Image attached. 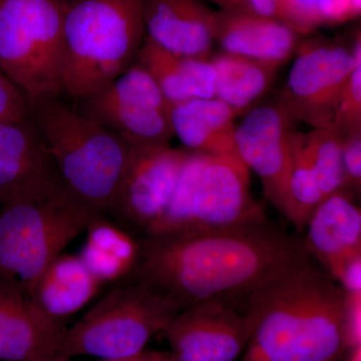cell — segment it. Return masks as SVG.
I'll list each match as a JSON object with an SVG mask.
<instances>
[{
    "label": "cell",
    "mask_w": 361,
    "mask_h": 361,
    "mask_svg": "<svg viewBox=\"0 0 361 361\" xmlns=\"http://www.w3.org/2000/svg\"><path fill=\"white\" fill-rule=\"evenodd\" d=\"M137 241V262L121 283L144 285L180 311L211 300L242 306L256 287L306 253L300 239L268 220Z\"/></svg>",
    "instance_id": "cell-1"
},
{
    "label": "cell",
    "mask_w": 361,
    "mask_h": 361,
    "mask_svg": "<svg viewBox=\"0 0 361 361\" xmlns=\"http://www.w3.org/2000/svg\"><path fill=\"white\" fill-rule=\"evenodd\" d=\"M348 300L306 252L244 299L257 324L240 361H341L349 348Z\"/></svg>",
    "instance_id": "cell-2"
},
{
    "label": "cell",
    "mask_w": 361,
    "mask_h": 361,
    "mask_svg": "<svg viewBox=\"0 0 361 361\" xmlns=\"http://www.w3.org/2000/svg\"><path fill=\"white\" fill-rule=\"evenodd\" d=\"M142 0H66L63 92L75 101L104 89L137 61Z\"/></svg>",
    "instance_id": "cell-3"
},
{
    "label": "cell",
    "mask_w": 361,
    "mask_h": 361,
    "mask_svg": "<svg viewBox=\"0 0 361 361\" xmlns=\"http://www.w3.org/2000/svg\"><path fill=\"white\" fill-rule=\"evenodd\" d=\"M30 118L44 135L68 189L85 205L106 216L125 170L130 145L80 115L59 94L30 102Z\"/></svg>",
    "instance_id": "cell-4"
},
{
    "label": "cell",
    "mask_w": 361,
    "mask_h": 361,
    "mask_svg": "<svg viewBox=\"0 0 361 361\" xmlns=\"http://www.w3.org/2000/svg\"><path fill=\"white\" fill-rule=\"evenodd\" d=\"M68 187L0 208V281L26 294L59 254L99 216Z\"/></svg>",
    "instance_id": "cell-5"
},
{
    "label": "cell",
    "mask_w": 361,
    "mask_h": 361,
    "mask_svg": "<svg viewBox=\"0 0 361 361\" xmlns=\"http://www.w3.org/2000/svg\"><path fill=\"white\" fill-rule=\"evenodd\" d=\"M66 0H0V70L28 101L63 94Z\"/></svg>",
    "instance_id": "cell-6"
},
{
    "label": "cell",
    "mask_w": 361,
    "mask_h": 361,
    "mask_svg": "<svg viewBox=\"0 0 361 361\" xmlns=\"http://www.w3.org/2000/svg\"><path fill=\"white\" fill-rule=\"evenodd\" d=\"M179 311L148 287L123 282L66 329L61 353L101 360L137 355Z\"/></svg>",
    "instance_id": "cell-7"
},
{
    "label": "cell",
    "mask_w": 361,
    "mask_h": 361,
    "mask_svg": "<svg viewBox=\"0 0 361 361\" xmlns=\"http://www.w3.org/2000/svg\"><path fill=\"white\" fill-rule=\"evenodd\" d=\"M172 104L141 63L104 89L78 101L75 111L111 130L130 146L169 145Z\"/></svg>",
    "instance_id": "cell-8"
},
{
    "label": "cell",
    "mask_w": 361,
    "mask_h": 361,
    "mask_svg": "<svg viewBox=\"0 0 361 361\" xmlns=\"http://www.w3.org/2000/svg\"><path fill=\"white\" fill-rule=\"evenodd\" d=\"M278 101L313 129L331 127L339 99L355 66L353 49L331 40H301Z\"/></svg>",
    "instance_id": "cell-9"
},
{
    "label": "cell",
    "mask_w": 361,
    "mask_h": 361,
    "mask_svg": "<svg viewBox=\"0 0 361 361\" xmlns=\"http://www.w3.org/2000/svg\"><path fill=\"white\" fill-rule=\"evenodd\" d=\"M188 154V149L170 144L130 146L106 216L126 231L142 236L167 208Z\"/></svg>",
    "instance_id": "cell-10"
},
{
    "label": "cell",
    "mask_w": 361,
    "mask_h": 361,
    "mask_svg": "<svg viewBox=\"0 0 361 361\" xmlns=\"http://www.w3.org/2000/svg\"><path fill=\"white\" fill-rule=\"evenodd\" d=\"M257 318L236 304L211 300L179 311L163 334L177 361H237Z\"/></svg>",
    "instance_id": "cell-11"
},
{
    "label": "cell",
    "mask_w": 361,
    "mask_h": 361,
    "mask_svg": "<svg viewBox=\"0 0 361 361\" xmlns=\"http://www.w3.org/2000/svg\"><path fill=\"white\" fill-rule=\"evenodd\" d=\"M297 122L278 101L252 109L235 132L240 159L258 176L266 198L283 216Z\"/></svg>",
    "instance_id": "cell-12"
},
{
    "label": "cell",
    "mask_w": 361,
    "mask_h": 361,
    "mask_svg": "<svg viewBox=\"0 0 361 361\" xmlns=\"http://www.w3.org/2000/svg\"><path fill=\"white\" fill-rule=\"evenodd\" d=\"M267 220L263 207L252 198L250 170L240 157L209 156L195 188L184 234L233 229Z\"/></svg>",
    "instance_id": "cell-13"
},
{
    "label": "cell",
    "mask_w": 361,
    "mask_h": 361,
    "mask_svg": "<svg viewBox=\"0 0 361 361\" xmlns=\"http://www.w3.org/2000/svg\"><path fill=\"white\" fill-rule=\"evenodd\" d=\"M66 187L30 118L0 123V207L39 200Z\"/></svg>",
    "instance_id": "cell-14"
},
{
    "label": "cell",
    "mask_w": 361,
    "mask_h": 361,
    "mask_svg": "<svg viewBox=\"0 0 361 361\" xmlns=\"http://www.w3.org/2000/svg\"><path fill=\"white\" fill-rule=\"evenodd\" d=\"M356 195L336 192L325 197L306 223L305 251L336 280L353 263L361 261V211Z\"/></svg>",
    "instance_id": "cell-15"
},
{
    "label": "cell",
    "mask_w": 361,
    "mask_h": 361,
    "mask_svg": "<svg viewBox=\"0 0 361 361\" xmlns=\"http://www.w3.org/2000/svg\"><path fill=\"white\" fill-rule=\"evenodd\" d=\"M213 37L223 51L278 70L290 61L301 42V35L283 21L259 16L245 7L214 11Z\"/></svg>",
    "instance_id": "cell-16"
},
{
    "label": "cell",
    "mask_w": 361,
    "mask_h": 361,
    "mask_svg": "<svg viewBox=\"0 0 361 361\" xmlns=\"http://www.w3.org/2000/svg\"><path fill=\"white\" fill-rule=\"evenodd\" d=\"M66 329L40 314L18 285L0 281V361H39L61 353Z\"/></svg>",
    "instance_id": "cell-17"
},
{
    "label": "cell",
    "mask_w": 361,
    "mask_h": 361,
    "mask_svg": "<svg viewBox=\"0 0 361 361\" xmlns=\"http://www.w3.org/2000/svg\"><path fill=\"white\" fill-rule=\"evenodd\" d=\"M146 37L171 54L210 59L214 11L202 0H142Z\"/></svg>",
    "instance_id": "cell-18"
},
{
    "label": "cell",
    "mask_w": 361,
    "mask_h": 361,
    "mask_svg": "<svg viewBox=\"0 0 361 361\" xmlns=\"http://www.w3.org/2000/svg\"><path fill=\"white\" fill-rule=\"evenodd\" d=\"M103 284L78 255L61 253L47 266L27 293L30 302L49 322H66L97 295Z\"/></svg>",
    "instance_id": "cell-19"
},
{
    "label": "cell",
    "mask_w": 361,
    "mask_h": 361,
    "mask_svg": "<svg viewBox=\"0 0 361 361\" xmlns=\"http://www.w3.org/2000/svg\"><path fill=\"white\" fill-rule=\"evenodd\" d=\"M236 118V114L216 97L192 99L171 108L173 132L183 148L208 156L238 155L235 147Z\"/></svg>",
    "instance_id": "cell-20"
},
{
    "label": "cell",
    "mask_w": 361,
    "mask_h": 361,
    "mask_svg": "<svg viewBox=\"0 0 361 361\" xmlns=\"http://www.w3.org/2000/svg\"><path fill=\"white\" fill-rule=\"evenodd\" d=\"M171 104L215 94V68L210 59L171 54L145 37L137 56Z\"/></svg>",
    "instance_id": "cell-21"
},
{
    "label": "cell",
    "mask_w": 361,
    "mask_h": 361,
    "mask_svg": "<svg viewBox=\"0 0 361 361\" xmlns=\"http://www.w3.org/2000/svg\"><path fill=\"white\" fill-rule=\"evenodd\" d=\"M85 232L78 256L101 283L122 282L129 276L137 262L139 241L106 215L97 217Z\"/></svg>",
    "instance_id": "cell-22"
},
{
    "label": "cell",
    "mask_w": 361,
    "mask_h": 361,
    "mask_svg": "<svg viewBox=\"0 0 361 361\" xmlns=\"http://www.w3.org/2000/svg\"><path fill=\"white\" fill-rule=\"evenodd\" d=\"M215 68L214 97L237 116L248 113L270 89L278 68L261 61L222 51L211 56Z\"/></svg>",
    "instance_id": "cell-23"
},
{
    "label": "cell",
    "mask_w": 361,
    "mask_h": 361,
    "mask_svg": "<svg viewBox=\"0 0 361 361\" xmlns=\"http://www.w3.org/2000/svg\"><path fill=\"white\" fill-rule=\"evenodd\" d=\"M323 199L324 197L314 169L306 151L304 134L297 132L294 137L291 165L287 180L284 217L290 221L297 231L303 233L311 214Z\"/></svg>",
    "instance_id": "cell-24"
},
{
    "label": "cell",
    "mask_w": 361,
    "mask_h": 361,
    "mask_svg": "<svg viewBox=\"0 0 361 361\" xmlns=\"http://www.w3.org/2000/svg\"><path fill=\"white\" fill-rule=\"evenodd\" d=\"M304 142L323 197L348 191L341 133L334 127L318 128L304 135Z\"/></svg>",
    "instance_id": "cell-25"
},
{
    "label": "cell",
    "mask_w": 361,
    "mask_h": 361,
    "mask_svg": "<svg viewBox=\"0 0 361 361\" xmlns=\"http://www.w3.org/2000/svg\"><path fill=\"white\" fill-rule=\"evenodd\" d=\"M351 0H286L283 23L300 35L360 18Z\"/></svg>",
    "instance_id": "cell-26"
},
{
    "label": "cell",
    "mask_w": 361,
    "mask_h": 361,
    "mask_svg": "<svg viewBox=\"0 0 361 361\" xmlns=\"http://www.w3.org/2000/svg\"><path fill=\"white\" fill-rule=\"evenodd\" d=\"M355 63L342 92L331 127L341 135L361 130V37L355 33L351 45Z\"/></svg>",
    "instance_id": "cell-27"
},
{
    "label": "cell",
    "mask_w": 361,
    "mask_h": 361,
    "mask_svg": "<svg viewBox=\"0 0 361 361\" xmlns=\"http://www.w3.org/2000/svg\"><path fill=\"white\" fill-rule=\"evenodd\" d=\"M30 118V101L25 92L0 70V123Z\"/></svg>",
    "instance_id": "cell-28"
},
{
    "label": "cell",
    "mask_w": 361,
    "mask_h": 361,
    "mask_svg": "<svg viewBox=\"0 0 361 361\" xmlns=\"http://www.w3.org/2000/svg\"><path fill=\"white\" fill-rule=\"evenodd\" d=\"M342 158L348 191L360 194L361 187V130L342 135Z\"/></svg>",
    "instance_id": "cell-29"
},
{
    "label": "cell",
    "mask_w": 361,
    "mask_h": 361,
    "mask_svg": "<svg viewBox=\"0 0 361 361\" xmlns=\"http://www.w3.org/2000/svg\"><path fill=\"white\" fill-rule=\"evenodd\" d=\"M286 0H243L244 7L252 13L283 21Z\"/></svg>",
    "instance_id": "cell-30"
},
{
    "label": "cell",
    "mask_w": 361,
    "mask_h": 361,
    "mask_svg": "<svg viewBox=\"0 0 361 361\" xmlns=\"http://www.w3.org/2000/svg\"><path fill=\"white\" fill-rule=\"evenodd\" d=\"M101 361H177L170 350H142L137 355L129 357L115 358V360H101Z\"/></svg>",
    "instance_id": "cell-31"
},
{
    "label": "cell",
    "mask_w": 361,
    "mask_h": 361,
    "mask_svg": "<svg viewBox=\"0 0 361 361\" xmlns=\"http://www.w3.org/2000/svg\"><path fill=\"white\" fill-rule=\"evenodd\" d=\"M342 361H361V344L349 348Z\"/></svg>",
    "instance_id": "cell-32"
},
{
    "label": "cell",
    "mask_w": 361,
    "mask_h": 361,
    "mask_svg": "<svg viewBox=\"0 0 361 361\" xmlns=\"http://www.w3.org/2000/svg\"><path fill=\"white\" fill-rule=\"evenodd\" d=\"M213 2L220 8H227V7H244L243 0H209Z\"/></svg>",
    "instance_id": "cell-33"
},
{
    "label": "cell",
    "mask_w": 361,
    "mask_h": 361,
    "mask_svg": "<svg viewBox=\"0 0 361 361\" xmlns=\"http://www.w3.org/2000/svg\"><path fill=\"white\" fill-rule=\"evenodd\" d=\"M39 361H71V357L66 355L65 353H59Z\"/></svg>",
    "instance_id": "cell-34"
},
{
    "label": "cell",
    "mask_w": 361,
    "mask_h": 361,
    "mask_svg": "<svg viewBox=\"0 0 361 361\" xmlns=\"http://www.w3.org/2000/svg\"><path fill=\"white\" fill-rule=\"evenodd\" d=\"M353 1V6H355V9L356 13L360 14L361 13V0H351Z\"/></svg>",
    "instance_id": "cell-35"
},
{
    "label": "cell",
    "mask_w": 361,
    "mask_h": 361,
    "mask_svg": "<svg viewBox=\"0 0 361 361\" xmlns=\"http://www.w3.org/2000/svg\"><path fill=\"white\" fill-rule=\"evenodd\" d=\"M342 361V360H341Z\"/></svg>",
    "instance_id": "cell-36"
}]
</instances>
